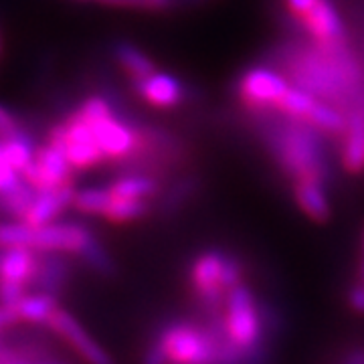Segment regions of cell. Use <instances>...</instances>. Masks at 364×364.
<instances>
[{
  "label": "cell",
  "mask_w": 364,
  "mask_h": 364,
  "mask_svg": "<svg viewBox=\"0 0 364 364\" xmlns=\"http://www.w3.org/2000/svg\"><path fill=\"white\" fill-rule=\"evenodd\" d=\"M93 239V233L81 223H51L47 227H33L31 249L37 253H77L81 255Z\"/></svg>",
  "instance_id": "cell-7"
},
{
  "label": "cell",
  "mask_w": 364,
  "mask_h": 364,
  "mask_svg": "<svg viewBox=\"0 0 364 364\" xmlns=\"http://www.w3.org/2000/svg\"><path fill=\"white\" fill-rule=\"evenodd\" d=\"M0 51H2V39H0Z\"/></svg>",
  "instance_id": "cell-41"
},
{
  "label": "cell",
  "mask_w": 364,
  "mask_h": 364,
  "mask_svg": "<svg viewBox=\"0 0 364 364\" xmlns=\"http://www.w3.org/2000/svg\"><path fill=\"white\" fill-rule=\"evenodd\" d=\"M164 182L152 176H140V174H130V176H119L107 188L112 196L116 198H134V200H150L158 198L164 191Z\"/></svg>",
  "instance_id": "cell-19"
},
{
  "label": "cell",
  "mask_w": 364,
  "mask_h": 364,
  "mask_svg": "<svg viewBox=\"0 0 364 364\" xmlns=\"http://www.w3.org/2000/svg\"><path fill=\"white\" fill-rule=\"evenodd\" d=\"M37 263H39V255L33 249H0V282H13L28 287L37 272Z\"/></svg>",
  "instance_id": "cell-14"
},
{
  "label": "cell",
  "mask_w": 364,
  "mask_h": 364,
  "mask_svg": "<svg viewBox=\"0 0 364 364\" xmlns=\"http://www.w3.org/2000/svg\"><path fill=\"white\" fill-rule=\"evenodd\" d=\"M81 257L95 273H100L104 277H114L116 275V263L112 259V255L107 253V249L95 237L91 239L90 245L83 249Z\"/></svg>",
  "instance_id": "cell-26"
},
{
  "label": "cell",
  "mask_w": 364,
  "mask_h": 364,
  "mask_svg": "<svg viewBox=\"0 0 364 364\" xmlns=\"http://www.w3.org/2000/svg\"><path fill=\"white\" fill-rule=\"evenodd\" d=\"M75 193H77L75 184H69V186L57 188V191H49V193H39L23 223L28 227H35V229L51 225L67 207L73 205Z\"/></svg>",
  "instance_id": "cell-12"
},
{
  "label": "cell",
  "mask_w": 364,
  "mask_h": 364,
  "mask_svg": "<svg viewBox=\"0 0 364 364\" xmlns=\"http://www.w3.org/2000/svg\"><path fill=\"white\" fill-rule=\"evenodd\" d=\"M142 364H170L168 356H166V352L158 340L150 338L142 354Z\"/></svg>",
  "instance_id": "cell-31"
},
{
  "label": "cell",
  "mask_w": 364,
  "mask_h": 364,
  "mask_svg": "<svg viewBox=\"0 0 364 364\" xmlns=\"http://www.w3.org/2000/svg\"><path fill=\"white\" fill-rule=\"evenodd\" d=\"M134 93L148 105L172 109L193 97V87L168 71H156L150 77L130 81Z\"/></svg>",
  "instance_id": "cell-8"
},
{
  "label": "cell",
  "mask_w": 364,
  "mask_h": 364,
  "mask_svg": "<svg viewBox=\"0 0 364 364\" xmlns=\"http://www.w3.org/2000/svg\"><path fill=\"white\" fill-rule=\"evenodd\" d=\"M360 257H364V227L360 231Z\"/></svg>",
  "instance_id": "cell-39"
},
{
  "label": "cell",
  "mask_w": 364,
  "mask_h": 364,
  "mask_svg": "<svg viewBox=\"0 0 364 364\" xmlns=\"http://www.w3.org/2000/svg\"><path fill=\"white\" fill-rule=\"evenodd\" d=\"M37 148H39V146L35 142V138H33L25 128L18 132L16 136L9 138V140H0V150H2V154L6 156V160L11 162V166H13L18 174L35 160Z\"/></svg>",
  "instance_id": "cell-20"
},
{
  "label": "cell",
  "mask_w": 364,
  "mask_h": 364,
  "mask_svg": "<svg viewBox=\"0 0 364 364\" xmlns=\"http://www.w3.org/2000/svg\"><path fill=\"white\" fill-rule=\"evenodd\" d=\"M4 326H6V322H4V316L0 312V328H4Z\"/></svg>",
  "instance_id": "cell-40"
},
{
  "label": "cell",
  "mask_w": 364,
  "mask_h": 364,
  "mask_svg": "<svg viewBox=\"0 0 364 364\" xmlns=\"http://www.w3.org/2000/svg\"><path fill=\"white\" fill-rule=\"evenodd\" d=\"M299 25L308 31V35L318 45L348 43L346 25L332 0H318L312 11L299 21Z\"/></svg>",
  "instance_id": "cell-10"
},
{
  "label": "cell",
  "mask_w": 364,
  "mask_h": 364,
  "mask_svg": "<svg viewBox=\"0 0 364 364\" xmlns=\"http://www.w3.org/2000/svg\"><path fill=\"white\" fill-rule=\"evenodd\" d=\"M73 174L75 168L67 160L65 152L47 142L37 148L35 160L21 172L25 182H28L37 193H49L75 184Z\"/></svg>",
  "instance_id": "cell-5"
},
{
  "label": "cell",
  "mask_w": 364,
  "mask_h": 364,
  "mask_svg": "<svg viewBox=\"0 0 364 364\" xmlns=\"http://www.w3.org/2000/svg\"><path fill=\"white\" fill-rule=\"evenodd\" d=\"M200 188H203V181L196 174H184L181 178H174L164 186V191L154 203V208L162 219H172L188 203L195 200Z\"/></svg>",
  "instance_id": "cell-11"
},
{
  "label": "cell",
  "mask_w": 364,
  "mask_h": 364,
  "mask_svg": "<svg viewBox=\"0 0 364 364\" xmlns=\"http://www.w3.org/2000/svg\"><path fill=\"white\" fill-rule=\"evenodd\" d=\"M23 130L21 122L16 119L13 112L6 105L0 104V140H9Z\"/></svg>",
  "instance_id": "cell-30"
},
{
  "label": "cell",
  "mask_w": 364,
  "mask_h": 364,
  "mask_svg": "<svg viewBox=\"0 0 364 364\" xmlns=\"http://www.w3.org/2000/svg\"><path fill=\"white\" fill-rule=\"evenodd\" d=\"M71 277V265L67 263L63 253H39L37 272L31 279V286L41 294L59 296L65 289Z\"/></svg>",
  "instance_id": "cell-13"
},
{
  "label": "cell",
  "mask_w": 364,
  "mask_h": 364,
  "mask_svg": "<svg viewBox=\"0 0 364 364\" xmlns=\"http://www.w3.org/2000/svg\"><path fill=\"white\" fill-rule=\"evenodd\" d=\"M356 282L364 284V257H360L358 265H356Z\"/></svg>",
  "instance_id": "cell-37"
},
{
  "label": "cell",
  "mask_w": 364,
  "mask_h": 364,
  "mask_svg": "<svg viewBox=\"0 0 364 364\" xmlns=\"http://www.w3.org/2000/svg\"><path fill=\"white\" fill-rule=\"evenodd\" d=\"M107 6H119V9H142L150 11V0H97Z\"/></svg>",
  "instance_id": "cell-34"
},
{
  "label": "cell",
  "mask_w": 364,
  "mask_h": 364,
  "mask_svg": "<svg viewBox=\"0 0 364 364\" xmlns=\"http://www.w3.org/2000/svg\"><path fill=\"white\" fill-rule=\"evenodd\" d=\"M346 304L354 314H360L364 316V284L360 282H354L348 287V294H346Z\"/></svg>",
  "instance_id": "cell-32"
},
{
  "label": "cell",
  "mask_w": 364,
  "mask_h": 364,
  "mask_svg": "<svg viewBox=\"0 0 364 364\" xmlns=\"http://www.w3.org/2000/svg\"><path fill=\"white\" fill-rule=\"evenodd\" d=\"M316 104H318V100L312 93L289 85V90L286 91V95L282 97V102L277 105V112H282L287 117H294V119H308Z\"/></svg>",
  "instance_id": "cell-24"
},
{
  "label": "cell",
  "mask_w": 364,
  "mask_h": 364,
  "mask_svg": "<svg viewBox=\"0 0 364 364\" xmlns=\"http://www.w3.org/2000/svg\"><path fill=\"white\" fill-rule=\"evenodd\" d=\"M291 193L296 198V205L301 208L306 217H310L316 223L330 221L332 207L324 184L316 181H298L291 184Z\"/></svg>",
  "instance_id": "cell-15"
},
{
  "label": "cell",
  "mask_w": 364,
  "mask_h": 364,
  "mask_svg": "<svg viewBox=\"0 0 364 364\" xmlns=\"http://www.w3.org/2000/svg\"><path fill=\"white\" fill-rule=\"evenodd\" d=\"M170 9H176V0H150V11L154 13H162Z\"/></svg>",
  "instance_id": "cell-36"
},
{
  "label": "cell",
  "mask_w": 364,
  "mask_h": 364,
  "mask_svg": "<svg viewBox=\"0 0 364 364\" xmlns=\"http://www.w3.org/2000/svg\"><path fill=\"white\" fill-rule=\"evenodd\" d=\"M275 109L255 112L257 134L265 150L272 154L277 168L291 184L298 181H316L326 188L334 181V168L328 156L324 134L316 130L308 119L284 116L273 117Z\"/></svg>",
  "instance_id": "cell-1"
},
{
  "label": "cell",
  "mask_w": 364,
  "mask_h": 364,
  "mask_svg": "<svg viewBox=\"0 0 364 364\" xmlns=\"http://www.w3.org/2000/svg\"><path fill=\"white\" fill-rule=\"evenodd\" d=\"M49 328L57 336L65 340L67 344L77 352L79 356L85 360L87 364H116L114 358L109 356V352L105 350L104 346L100 342L91 338L90 332L79 324L77 320L67 312V310H57L53 314L51 322H49Z\"/></svg>",
  "instance_id": "cell-9"
},
{
  "label": "cell",
  "mask_w": 364,
  "mask_h": 364,
  "mask_svg": "<svg viewBox=\"0 0 364 364\" xmlns=\"http://www.w3.org/2000/svg\"><path fill=\"white\" fill-rule=\"evenodd\" d=\"M354 109H360V112L364 114V91L360 93V95H358V100H356V104H354Z\"/></svg>",
  "instance_id": "cell-38"
},
{
  "label": "cell",
  "mask_w": 364,
  "mask_h": 364,
  "mask_svg": "<svg viewBox=\"0 0 364 364\" xmlns=\"http://www.w3.org/2000/svg\"><path fill=\"white\" fill-rule=\"evenodd\" d=\"M37 191L28 184V182H23L18 188H14L11 193H2L0 195V210L11 215L14 219H18V223L25 221L26 213L31 210L35 198H37Z\"/></svg>",
  "instance_id": "cell-23"
},
{
  "label": "cell",
  "mask_w": 364,
  "mask_h": 364,
  "mask_svg": "<svg viewBox=\"0 0 364 364\" xmlns=\"http://www.w3.org/2000/svg\"><path fill=\"white\" fill-rule=\"evenodd\" d=\"M340 364H364V346H358V348L348 352Z\"/></svg>",
  "instance_id": "cell-35"
},
{
  "label": "cell",
  "mask_w": 364,
  "mask_h": 364,
  "mask_svg": "<svg viewBox=\"0 0 364 364\" xmlns=\"http://www.w3.org/2000/svg\"><path fill=\"white\" fill-rule=\"evenodd\" d=\"M289 85L291 83L277 69L269 65H253L241 73L235 91L241 104L255 114V112L277 109Z\"/></svg>",
  "instance_id": "cell-4"
},
{
  "label": "cell",
  "mask_w": 364,
  "mask_h": 364,
  "mask_svg": "<svg viewBox=\"0 0 364 364\" xmlns=\"http://www.w3.org/2000/svg\"><path fill=\"white\" fill-rule=\"evenodd\" d=\"M243 275H245V267H243V261L239 259L235 253L225 255V263H223V273H221V286L223 289L229 294L233 287L239 284H243Z\"/></svg>",
  "instance_id": "cell-28"
},
{
  "label": "cell",
  "mask_w": 364,
  "mask_h": 364,
  "mask_svg": "<svg viewBox=\"0 0 364 364\" xmlns=\"http://www.w3.org/2000/svg\"><path fill=\"white\" fill-rule=\"evenodd\" d=\"M6 312L11 314L14 322H31V324H49L53 314L59 310V304L55 296L49 294H26L13 308L2 306Z\"/></svg>",
  "instance_id": "cell-17"
},
{
  "label": "cell",
  "mask_w": 364,
  "mask_h": 364,
  "mask_svg": "<svg viewBox=\"0 0 364 364\" xmlns=\"http://www.w3.org/2000/svg\"><path fill=\"white\" fill-rule=\"evenodd\" d=\"M109 188H81L75 193L73 207L85 215H104L105 207L112 203Z\"/></svg>",
  "instance_id": "cell-25"
},
{
  "label": "cell",
  "mask_w": 364,
  "mask_h": 364,
  "mask_svg": "<svg viewBox=\"0 0 364 364\" xmlns=\"http://www.w3.org/2000/svg\"><path fill=\"white\" fill-rule=\"evenodd\" d=\"M316 2H318V0H284L287 13L291 14L298 23L304 18V16H306V14L312 11Z\"/></svg>",
  "instance_id": "cell-33"
},
{
  "label": "cell",
  "mask_w": 364,
  "mask_h": 364,
  "mask_svg": "<svg viewBox=\"0 0 364 364\" xmlns=\"http://www.w3.org/2000/svg\"><path fill=\"white\" fill-rule=\"evenodd\" d=\"M152 205L150 200H134V198H112V203L105 207L104 215L109 223H130L144 219L150 215Z\"/></svg>",
  "instance_id": "cell-22"
},
{
  "label": "cell",
  "mask_w": 364,
  "mask_h": 364,
  "mask_svg": "<svg viewBox=\"0 0 364 364\" xmlns=\"http://www.w3.org/2000/svg\"><path fill=\"white\" fill-rule=\"evenodd\" d=\"M259 318L261 326H263V338L272 340L275 344V340L279 338L282 332H284V316L277 310V306L272 304L269 299H261Z\"/></svg>",
  "instance_id": "cell-27"
},
{
  "label": "cell",
  "mask_w": 364,
  "mask_h": 364,
  "mask_svg": "<svg viewBox=\"0 0 364 364\" xmlns=\"http://www.w3.org/2000/svg\"><path fill=\"white\" fill-rule=\"evenodd\" d=\"M63 124V142L59 150L65 152L67 160L75 170H90L105 162L104 152L100 150L97 140L90 126L79 119L73 112L61 122Z\"/></svg>",
  "instance_id": "cell-6"
},
{
  "label": "cell",
  "mask_w": 364,
  "mask_h": 364,
  "mask_svg": "<svg viewBox=\"0 0 364 364\" xmlns=\"http://www.w3.org/2000/svg\"><path fill=\"white\" fill-rule=\"evenodd\" d=\"M227 330L233 342L249 350L263 338V326L259 318V299L243 282L227 294L225 301Z\"/></svg>",
  "instance_id": "cell-3"
},
{
  "label": "cell",
  "mask_w": 364,
  "mask_h": 364,
  "mask_svg": "<svg viewBox=\"0 0 364 364\" xmlns=\"http://www.w3.org/2000/svg\"><path fill=\"white\" fill-rule=\"evenodd\" d=\"M308 122L316 130L328 134V136H342L344 138L346 128H348V116L344 112H340L338 107L326 104V102H318L314 105L310 116H308Z\"/></svg>",
  "instance_id": "cell-21"
},
{
  "label": "cell",
  "mask_w": 364,
  "mask_h": 364,
  "mask_svg": "<svg viewBox=\"0 0 364 364\" xmlns=\"http://www.w3.org/2000/svg\"><path fill=\"white\" fill-rule=\"evenodd\" d=\"M25 182V178L11 166V162L0 150V195L2 193H11L14 188H18Z\"/></svg>",
  "instance_id": "cell-29"
},
{
  "label": "cell",
  "mask_w": 364,
  "mask_h": 364,
  "mask_svg": "<svg viewBox=\"0 0 364 364\" xmlns=\"http://www.w3.org/2000/svg\"><path fill=\"white\" fill-rule=\"evenodd\" d=\"M112 57H114L117 65L122 67V71L126 75H130V81L150 77L152 73L158 71L154 61L130 41H114Z\"/></svg>",
  "instance_id": "cell-18"
},
{
  "label": "cell",
  "mask_w": 364,
  "mask_h": 364,
  "mask_svg": "<svg viewBox=\"0 0 364 364\" xmlns=\"http://www.w3.org/2000/svg\"><path fill=\"white\" fill-rule=\"evenodd\" d=\"M154 340L162 344L170 364H215L217 350L227 338H215L200 320L174 318L158 326Z\"/></svg>",
  "instance_id": "cell-2"
},
{
  "label": "cell",
  "mask_w": 364,
  "mask_h": 364,
  "mask_svg": "<svg viewBox=\"0 0 364 364\" xmlns=\"http://www.w3.org/2000/svg\"><path fill=\"white\" fill-rule=\"evenodd\" d=\"M342 140V168L348 174L364 172V114L360 109L348 112V128Z\"/></svg>",
  "instance_id": "cell-16"
}]
</instances>
